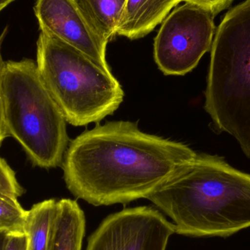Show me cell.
I'll use <instances>...</instances> for the list:
<instances>
[{"label": "cell", "mask_w": 250, "mask_h": 250, "mask_svg": "<svg viewBox=\"0 0 250 250\" xmlns=\"http://www.w3.org/2000/svg\"><path fill=\"white\" fill-rule=\"evenodd\" d=\"M196 154L183 143L143 132L136 123L108 122L69 144L64 182L92 205L125 204L146 198Z\"/></svg>", "instance_id": "6da1fadb"}, {"label": "cell", "mask_w": 250, "mask_h": 250, "mask_svg": "<svg viewBox=\"0 0 250 250\" xmlns=\"http://www.w3.org/2000/svg\"><path fill=\"white\" fill-rule=\"evenodd\" d=\"M146 199L178 234L229 237L250 228V174L220 156L197 153Z\"/></svg>", "instance_id": "7a4b0ae2"}, {"label": "cell", "mask_w": 250, "mask_h": 250, "mask_svg": "<svg viewBox=\"0 0 250 250\" xmlns=\"http://www.w3.org/2000/svg\"><path fill=\"white\" fill-rule=\"evenodd\" d=\"M204 108L219 133L236 138L250 159V0L229 10L211 48Z\"/></svg>", "instance_id": "3957f363"}, {"label": "cell", "mask_w": 250, "mask_h": 250, "mask_svg": "<svg viewBox=\"0 0 250 250\" xmlns=\"http://www.w3.org/2000/svg\"><path fill=\"white\" fill-rule=\"evenodd\" d=\"M6 131L21 146L34 166L54 168L69 145L66 120L32 60L7 61L2 72Z\"/></svg>", "instance_id": "277c9868"}, {"label": "cell", "mask_w": 250, "mask_h": 250, "mask_svg": "<svg viewBox=\"0 0 250 250\" xmlns=\"http://www.w3.org/2000/svg\"><path fill=\"white\" fill-rule=\"evenodd\" d=\"M36 64L66 122L73 126L99 123L123 102L124 91L112 73L82 51L41 32Z\"/></svg>", "instance_id": "5b68a950"}, {"label": "cell", "mask_w": 250, "mask_h": 250, "mask_svg": "<svg viewBox=\"0 0 250 250\" xmlns=\"http://www.w3.org/2000/svg\"><path fill=\"white\" fill-rule=\"evenodd\" d=\"M211 12L185 3L162 22L154 39V57L166 76H184L197 67L211 50L216 32Z\"/></svg>", "instance_id": "8992f818"}, {"label": "cell", "mask_w": 250, "mask_h": 250, "mask_svg": "<svg viewBox=\"0 0 250 250\" xmlns=\"http://www.w3.org/2000/svg\"><path fill=\"white\" fill-rule=\"evenodd\" d=\"M173 223L152 207L126 208L102 222L86 250H166Z\"/></svg>", "instance_id": "52a82bcc"}, {"label": "cell", "mask_w": 250, "mask_h": 250, "mask_svg": "<svg viewBox=\"0 0 250 250\" xmlns=\"http://www.w3.org/2000/svg\"><path fill=\"white\" fill-rule=\"evenodd\" d=\"M34 11L41 32L82 51L111 73L106 60L108 42L91 26L77 0H36Z\"/></svg>", "instance_id": "ba28073f"}, {"label": "cell", "mask_w": 250, "mask_h": 250, "mask_svg": "<svg viewBox=\"0 0 250 250\" xmlns=\"http://www.w3.org/2000/svg\"><path fill=\"white\" fill-rule=\"evenodd\" d=\"M182 0H126L117 35L140 39L154 30Z\"/></svg>", "instance_id": "9c48e42d"}, {"label": "cell", "mask_w": 250, "mask_h": 250, "mask_svg": "<svg viewBox=\"0 0 250 250\" xmlns=\"http://www.w3.org/2000/svg\"><path fill=\"white\" fill-rule=\"evenodd\" d=\"M85 216L80 206L71 199L57 201V211L48 250H82Z\"/></svg>", "instance_id": "30bf717a"}, {"label": "cell", "mask_w": 250, "mask_h": 250, "mask_svg": "<svg viewBox=\"0 0 250 250\" xmlns=\"http://www.w3.org/2000/svg\"><path fill=\"white\" fill-rule=\"evenodd\" d=\"M82 13L107 42L117 35L126 0H77Z\"/></svg>", "instance_id": "8fae6325"}, {"label": "cell", "mask_w": 250, "mask_h": 250, "mask_svg": "<svg viewBox=\"0 0 250 250\" xmlns=\"http://www.w3.org/2000/svg\"><path fill=\"white\" fill-rule=\"evenodd\" d=\"M55 199L38 203L27 211L24 231L28 250H48L57 211Z\"/></svg>", "instance_id": "7c38bea8"}, {"label": "cell", "mask_w": 250, "mask_h": 250, "mask_svg": "<svg viewBox=\"0 0 250 250\" xmlns=\"http://www.w3.org/2000/svg\"><path fill=\"white\" fill-rule=\"evenodd\" d=\"M27 211L18 200L0 195V230L8 232L24 230Z\"/></svg>", "instance_id": "4fadbf2b"}, {"label": "cell", "mask_w": 250, "mask_h": 250, "mask_svg": "<svg viewBox=\"0 0 250 250\" xmlns=\"http://www.w3.org/2000/svg\"><path fill=\"white\" fill-rule=\"evenodd\" d=\"M23 192L14 170L4 159L0 157V195L18 200Z\"/></svg>", "instance_id": "5bb4252c"}, {"label": "cell", "mask_w": 250, "mask_h": 250, "mask_svg": "<svg viewBox=\"0 0 250 250\" xmlns=\"http://www.w3.org/2000/svg\"><path fill=\"white\" fill-rule=\"evenodd\" d=\"M7 29H4L0 35V146L4 140L9 137L6 131L5 125H4V105H3L2 88H1L3 68L5 63L1 56V45L7 34Z\"/></svg>", "instance_id": "9a60e30c"}, {"label": "cell", "mask_w": 250, "mask_h": 250, "mask_svg": "<svg viewBox=\"0 0 250 250\" xmlns=\"http://www.w3.org/2000/svg\"><path fill=\"white\" fill-rule=\"evenodd\" d=\"M187 3L195 4L217 16L219 13L229 8L233 0H182Z\"/></svg>", "instance_id": "2e32d148"}, {"label": "cell", "mask_w": 250, "mask_h": 250, "mask_svg": "<svg viewBox=\"0 0 250 250\" xmlns=\"http://www.w3.org/2000/svg\"><path fill=\"white\" fill-rule=\"evenodd\" d=\"M4 250H28V237L24 230L9 232Z\"/></svg>", "instance_id": "e0dca14e"}, {"label": "cell", "mask_w": 250, "mask_h": 250, "mask_svg": "<svg viewBox=\"0 0 250 250\" xmlns=\"http://www.w3.org/2000/svg\"><path fill=\"white\" fill-rule=\"evenodd\" d=\"M8 233L9 232L7 230H0V250L4 249Z\"/></svg>", "instance_id": "ac0fdd59"}, {"label": "cell", "mask_w": 250, "mask_h": 250, "mask_svg": "<svg viewBox=\"0 0 250 250\" xmlns=\"http://www.w3.org/2000/svg\"><path fill=\"white\" fill-rule=\"evenodd\" d=\"M14 1L15 0H0V12Z\"/></svg>", "instance_id": "d6986e66"}]
</instances>
